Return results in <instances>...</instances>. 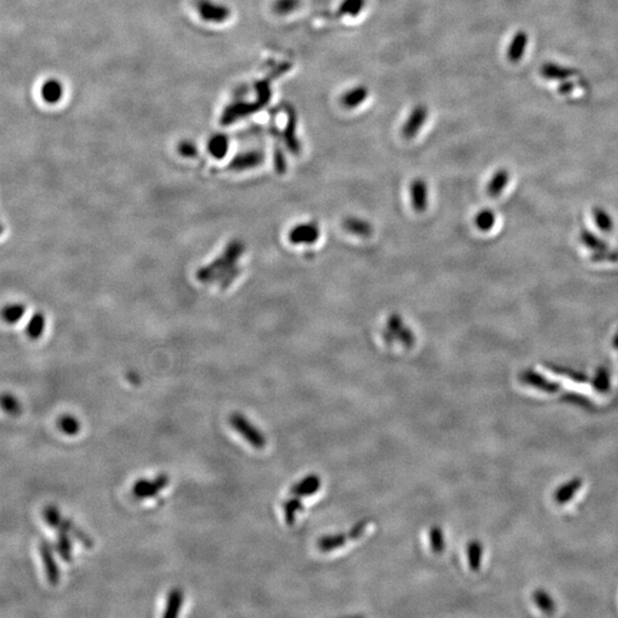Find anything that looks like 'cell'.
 Instances as JSON below:
<instances>
[{
	"label": "cell",
	"mask_w": 618,
	"mask_h": 618,
	"mask_svg": "<svg viewBox=\"0 0 618 618\" xmlns=\"http://www.w3.org/2000/svg\"><path fill=\"white\" fill-rule=\"evenodd\" d=\"M241 255H242V246L239 243H231L220 258L208 267L203 268L197 276L199 280L204 282L213 281L220 276L226 280H231L236 275L235 264Z\"/></svg>",
	"instance_id": "cell-1"
},
{
	"label": "cell",
	"mask_w": 618,
	"mask_h": 618,
	"mask_svg": "<svg viewBox=\"0 0 618 618\" xmlns=\"http://www.w3.org/2000/svg\"><path fill=\"white\" fill-rule=\"evenodd\" d=\"M43 516L52 528L56 529V530H65L70 534V536L81 542L83 546L86 549H92L94 546L93 539L84 530L78 528L74 522L65 519L55 506H47L46 510L43 512Z\"/></svg>",
	"instance_id": "cell-2"
},
{
	"label": "cell",
	"mask_w": 618,
	"mask_h": 618,
	"mask_svg": "<svg viewBox=\"0 0 618 618\" xmlns=\"http://www.w3.org/2000/svg\"><path fill=\"white\" fill-rule=\"evenodd\" d=\"M382 338L385 339L387 344H393L395 342H401L404 347L411 348L416 342L415 333L409 326L404 324L401 315H389L386 322V328L382 330Z\"/></svg>",
	"instance_id": "cell-3"
},
{
	"label": "cell",
	"mask_w": 618,
	"mask_h": 618,
	"mask_svg": "<svg viewBox=\"0 0 618 618\" xmlns=\"http://www.w3.org/2000/svg\"><path fill=\"white\" fill-rule=\"evenodd\" d=\"M229 423L235 431L242 435L246 441L255 449H264L267 443L266 436L264 433L259 431L253 424L250 422L246 416H243L242 413H231L229 417Z\"/></svg>",
	"instance_id": "cell-4"
},
{
	"label": "cell",
	"mask_w": 618,
	"mask_h": 618,
	"mask_svg": "<svg viewBox=\"0 0 618 618\" xmlns=\"http://www.w3.org/2000/svg\"><path fill=\"white\" fill-rule=\"evenodd\" d=\"M368 523H369V520H362V521L358 522L349 532H345V534L342 532V534L324 536V537L321 538L320 541L317 542L318 550L322 551V552H331V551L337 550L339 547L344 546L348 541L358 539L365 532Z\"/></svg>",
	"instance_id": "cell-5"
},
{
	"label": "cell",
	"mask_w": 618,
	"mask_h": 618,
	"mask_svg": "<svg viewBox=\"0 0 618 618\" xmlns=\"http://www.w3.org/2000/svg\"><path fill=\"white\" fill-rule=\"evenodd\" d=\"M168 483H170V478L166 474H161L152 480L141 478L134 483L132 494L137 499L156 497Z\"/></svg>",
	"instance_id": "cell-6"
},
{
	"label": "cell",
	"mask_w": 618,
	"mask_h": 618,
	"mask_svg": "<svg viewBox=\"0 0 618 618\" xmlns=\"http://www.w3.org/2000/svg\"><path fill=\"white\" fill-rule=\"evenodd\" d=\"M39 550H41V556L43 559V568H45L48 583L55 586L59 584L61 572H60L59 565L56 563L55 556H54V551H55L54 545H52L50 542L43 541L39 546Z\"/></svg>",
	"instance_id": "cell-7"
},
{
	"label": "cell",
	"mask_w": 618,
	"mask_h": 618,
	"mask_svg": "<svg viewBox=\"0 0 618 618\" xmlns=\"http://www.w3.org/2000/svg\"><path fill=\"white\" fill-rule=\"evenodd\" d=\"M321 229L315 222L297 224L290 231L289 239L293 244H304L311 246L320 239Z\"/></svg>",
	"instance_id": "cell-8"
},
{
	"label": "cell",
	"mask_w": 618,
	"mask_h": 618,
	"mask_svg": "<svg viewBox=\"0 0 618 618\" xmlns=\"http://www.w3.org/2000/svg\"><path fill=\"white\" fill-rule=\"evenodd\" d=\"M427 117H429V109L426 108L424 105H418L415 107L404 123L403 128H402V135L405 139H412L416 137L425 124Z\"/></svg>",
	"instance_id": "cell-9"
},
{
	"label": "cell",
	"mask_w": 618,
	"mask_h": 618,
	"mask_svg": "<svg viewBox=\"0 0 618 618\" xmlns=\"http://www.w3.org/2000/svg\"><path fill=\"white\" fill-rule=\"evenodd\" d=\"M520 382L530 386V387H534V389L545 391V393H550V394L556 393L561 389L560 384L546 379L543 375L532 369L523 370L520 373Z\"/></svg>",
	"instance_id": "cell-10"
},
{
	"label": "cell",
	"mask_w": 618,
	"mask_h": 618,
	"mask_svg": "<svg viewBox=\"0 0 618 618\" xmlns=\"http://www.w3.org/2000/svg\"><path fill=\"white\" fill-rule=\"evenodd\" d=\"M411 204L418 213H423L429 208V184L422 177L415 179L410 184Z\"/></svg>",
	"instance_id": "cell-11"
},
{
	"label": "cell",
	"mask_w": 618,
	"mask_h": 618,
	"mask_svg": "<svg viewBox=\"0 0 618 618\" xmlns=\"http://www.w3.org/2000/svg\"><path fill=\"white\" fill-rule=\"evenodd\" d=\"M321 488V478L315 474L306 476L302 478V481L295 483L291 488V494L295 497H307L311 495L316 494L317 491Z\"/></svg>",
	"instance_id": "cell-12"
},
{
	"label": "cell",
	"mask_w": 618,
	"mask_h": 618,
	"mask_svg": "<svg viewBox=\"0 0 618 618\" xmlns=\"http://www.w3.org/2000/svg\"><path fill=\"white\" fill-rule=\"evenodd\" d=\"M184 591L175 587L168 592L165 605V612L163 614L164 618H175L180 615L181 608L184 606Z\"/></svg>",
	"instance_id": "cell-13"
},
{
	"label": "cell",
	"mask_w": 618,
	"mask_h": 618,
	"mask_svg": "<svg viewBox=\"0 0 618 618\" xmlns=\"http://www.w3.org/2000/svg\"><path fill=\"white\" fill-rule=\"evenodd\" d=\"M528 34L525 32H518L514 34L512 41H511L509 50H507V59L511 62H519L522 59V56L525 54V47L528 45Z\"/></svg>",
	"instance_id": "cell-14"
},
{
	"label": "cell",
	"mask_w": 618,
	"mask_h": 618,
	"mask_svg": "<svg viewBox=\"0 0 618 618\" xmlns=\"http://www.w3.org/2000/svg\"><path fill=\"white\" fill-rule=\"evenodd\" d=\"M342 226L348 233L356 235V236L370 237L373 233L372 224H370L369 221L361 219V217H346L342 222Z\"/></svg>",
	"instance_id": "cell-15"
},
{
	"label": "cell",
	"mask_w": 618,
	"mask_h": 618,
	"mask_svg": "<svg viewBox=\"0 0 618 618\" xmlns=\"http://www.w3.org/2000/svg\"><path fill=\"white\" fill-rule=\"evenodd\" d=\"M510 181V173L505 168H500L491 177L490 181L487 184V194L489 197L496 199L502 195L507 184Z\"/></svg>",
	"instance_id": "cell-16"
},
{
	"label": "cell",
	"mask_w": 618,
	"mask_h": 618,
	"mask_svg": "<svg viewBox=\"0 0 618 618\" xmlns=\"http://www.w3.org/2000/svg\"><path fill=\"white\" fill-rule=\"evenodd\" d=\"M368 95H369V90L367 87L358 85V86L353 87L351 90H347L342 95L340 102L346 109L358 108L367 100Z\"/></svg>",
	"instance_id": "cell-17"
},
{
	"label": "cell",
	"mask_w": 618,
	"mask_h": 618,
	"mask_svg": "<svg viewBox=\"0 0 618 618\" xmlns=\"http://www.w3.org/2000/svg\"><path fill=\"white\" fill-rule=\"evenodd\" d=\"M262 159H264L262 152L253 150V152H246V154L237 156L236 159H234L230 164V168L236 170V171H243V170L258 166L262 162Z\"/></svg>",
	"instance_id": "cell-18"
},
{
	"label": "cell",
	"mask_w": 618,
	"mask_h": 618,
	"mask_svg": "<svg viewBox=\"0 0 618 618\" xmlns=\"http://www.w3.org/2000/svg\"><path fill=\"white\" fill-rule=\"evenodd\" d=\"M541 75L550 81H565L572 75H575V72L572 69L565 68L556 63H545L542 65Z\"/></svg>",
	"instance_id": "cell-19"
},
{
	"label": "cell",
	"mask_w": 618,
	"mask_h": 618,
	"mask_svg": "<svg viewBox=\"0 0 618 618\" xmlns=\"http://www.w3.org/2000/svg\"><path fill=\"white\" fill-rule=\"evenodd\" d=\"M58 536H56L55 549L56 552L62 558L65 563H72V542L70 534L65 532V530H56Z\"/></svg>",
	"instance_id": "cell-20"
},
{
	"label": "cell",
	"mask_w": 618,
	"mask_h": 618,
	"mask_svg": "<svg viewBox=\"0 0 618 618\" xmlns=\"http://www.w3.org/2000/svg\"><path fill=\"white\" fill-rule=\"evenodd\" d=\"M295 130H297V117H295V112H291L289 115V119H288V126H286L284 137H286V146L289 148L290 152L295 155H299L300 150H302V146H300L298 137L295 135Z\"/></svg>",
	"instance_id": "cell-21"
},
{
	"label": "cell",
	"mask_w": 618,
	"mask_h": 618,
	"mask_svg": "<svg viewBox=\"0 0 618 618\" xmlns=\"http://www.w3.org/2000/svg\"><path fill=\"white\" fill-rule=\"evenodd\" d=\"M582 485H583V481H582L581 478H572L570 481L567 482L565 485H561L556 491V495H554L556 503H568L569 500L575 496L576 492L579 490Z\"/></svg>",
	"instance_id": "cell-22"
},
{
	"label": "cell",
	"mask_w": 618,
	"mask_h": 618,
	"mask_svg": "<svg viewBox=\"0 0 618 618\" xmlns=\"http://www.w3.org/2000/svg\"><path fill=\"white\" fill-rule=\"evenodd\" d=\"M579 241L583 246H586L587 249L592 251V253H598V252L609 249L608 244L590 230H582L579 233Z\"/></svg>",
	"instance_id": "cell-23"
},
{
	"label": "cell",
	"mask_w": 618,
	"mask_h": 618,
	"mask_svg": "<svg viewBox=\"0 0 618 618\" xmlns=\"http://www.w3.org/2000/svg\"><path fill=\"white\" fill-rule=\"evenodd\" d=\"M41 93L43 101H46L47 103L59 102L63 94L62 84L55 79H50L46 83H43Z\"/></svg>",
	"instance_id": "cell-24"
},
{
	"label": "cell",
	"mask_w": 618,
	"mask_h": 618,
	"mask_svg": "<svg viewBox=\"0 0 618 618\" xmlns=\"http://www.w3.org/2000/svg\"><path fill=\"white\" fill-rule=\"evenodd\" d=\"M546 367L547 369L551 370V372L569 378L572 382H578V384H586L589 382V377L584 372H581V371H577V370L560 367V365H556V364H546Z\"/></svg>",
	"instance_id": "cell-25"
},
{
	"label": "cell",
	"mask_w": 618,
	"mask_h": 618,
	"mask_svg": "<svg viewBox=\"0 0 618 618\" xmlns=\"http://www.w3.org/2000/svg\"><path fill=\"white\" fill-rule=\"evenodd\" d=\"M482 556H483V546L478 541H473L467 546V559H469V568L473 572H478L481 567Z\"/></svg>",
	"instance_id": "cell-26"
},
{
	"label": "cell",
	"mask_w": 618,
	"mask_h": 618,
	"mask_svg": "<svg viewBox=\"0 0 618 618\" xmlns=\"http://www.w3.org/2000/svg\"><path fill=\"white\" fill-rule=\"evenodd\" d=\"M474 222H476V228L478 230L485 233V231H489L494 228L495 224H496V215L492 210L483 208L481 211L478 212Z\"/></svg>",
	"instance_id": "cell-27"
},
{
	"label": "cell",
	"mask_w": 618,
	"mask_h": 618,
	"mask_svg": "<svg viewBox=\"0 0 618 618\" xmlns=\"http://www.w3.org/2000/svg\"><path fill=\"white\" fill-rule=\"evenodd\" d=\"M367 0H342L338 8L339 16H358L363 11Z\"/></svg>",
	"instance_id": "cell-28"
},
{
	"label": "cell",
	"mask_w": 618,
	"mask_h": 618,
	"mask_svg": "<svg viewBox=\"0 0 618 618\" xmlns=\"http://www.w3.org/2000/svg\"><path fill=\"white\" fill-rule=\"evenodd\" d=\"M201 14L206 20L222 21L227 18V10L224 7L217 6L215 4L204 3L201 6Z\"/></svg>",
	"instance_id": "cell-29"
},
{
	"label": "cell",
	"mask_w": 618,
	"mask_h": 618,
	"mask_svg": "<svg viewBox=\"0 0 618 618\" xmlns=\"http://www.w3.org/2000/svg\"><path fill=\"white\" fill-rule=\"evenodd\" d=\"M302 509H304V505H302V500L299 499V497H295V496L291 499L286 500V503H284V506H283L286 523L289 525H293L295 519H297V514L299 512H302Z\"/></svg>",
	"instance_id": "cell-30"
},
{
	"label": "cell",
	"mask_w": 618,
	"mask_h": 618,
	"mask_svg": "<svg viewBox=\"0 0 618 618\" xmlns=\"http://www.w3.org/2000/svg\"><path fill=\"white\" fill-rule=\"evenodd\" d=\"M592 213H593L594 222L601 231L610 233L614 229L612 217L603 208H598V206L594 208Z\"/></svg>",
	"instance_id": "cell-31"
},
{
	"label": "cell",
	"mask_w": 618,
	"mask_h": 618,
	"mask_svg": "<svg viewBox=\"0 0 618 618\" xmlns=\"http://www.w3.org/2000/svg\"><path fill=\"white\" fill-rule=\"evenodd\" d=\"M596 391L605 394L610 389V375L606 368H599L593 379L591 380Z\"/></svg>",
	"instance_id": "cell-32"
},
{
	"label": "cell",
	"mask_w": 618,
	"mask_h": 618,
	"mask_svg": "<svg viewBox=\"0 0 618 618\" xmlns=\"http://www.w3.org/2000/svg\"><path fill=\"white\" fill-rule=\"evenodd\" d=\"M59 429L65 434L74 436L81 432V423L72 415H65L59 419Z\"/></svg>",
	"instance_id": "cell-33"
},
{
	"label": "cell",
	"mask_w": 618,
	"mask_h": 618,
	"mask_svg": "<svg viewBox=\"0 0 618 618\" xmlns=\"http://www.w3.org/2000/svg\"><path fill=\"white\" fill-rule=\"evenodd\" d=\"M208 150L217 159H222L228 150L227 137L224 135H215L208 143Z\"/></svg>",
	"instance_id": "cell-34"
},
{
	"label": "cell",
	"mask_w": 618,
	"mask_h": 618,
	"mask_svg": "<svg viewBox=\"0 0 618 618\" xmlns=\"http://www.w3.org/2000/svg\"><path fill=\"white\" fill-rule=\"evenodd\" d=\"M25 308L23 304H8L1 311V317L4 321H6L7 323H16L18 321L21 320V317L25 315Z\"/></svg>",
	"instance_id": "cell-35"
},
{
	"label": "cell",
	"mask_w": 618,
	"mask_h": 618,
	"mask_svg": "<svg viewBox=\"0 0 618 618\" xmlns=\"http://www.w3.org/2000/svg\"><path fill=\"white\" fill-rule=\"evenodd\" d=\"M532 598H534L535 603L537 605L542 612L545 614H552L554 612L556 605H554L552 598L546 592H544L543 590H537L535 592Z\"/></svg>",
	"instance_id": "cell-36"
},
{
	"label": "cell",
	"mask_w": 618,
	"mask_h": 618,
	"mask_svg": "<svg viewBox=\"0 0 618 618\" xmlns=\"http://www.w3.org/2000/svg\"><path fill=\"white\" fill-rule=\"evenodd\" d=\"M45 329V317L43 314H36L29 321L27 332L32 339H38L43 335Z\"/></svg>",
	"instance_id": "cell-37"
},
{
	"label": "cell",
	"mask_w": 618,
	"mask_h": 618,
	"mask_svg": "<svg viewBox=\"0 0 618 618\" xmlns=\"http://www.w3.org/2000/svg\"><path fill=\"white\" fill-rule=\"evenodd\" d=\"M429 541H431V546L435 553H441L445 550V542L443 532L438 525H435L429 532Z\"/></svg>",
	"instance_id": "cell-38"
},
{
	"label": "cell",
	"mask_w": 618,
	"mask_h": 618,
	"mask_svg": "<svg viewBox=\"0 0 618 618\" xmlns=\"http://www.w3.org/2000/svg\"><path fill=\"white\" fill-rule=\"evenodd\" d=\"M0 405L4 410L10 415H18L21 411V407L18 400L10 394L1 395L0 396Z\"/></svg>",
	"instance_id": "cell-39"
},
{
	"label": "cell",
	"mask_w": 618,
	"mask_h": 618,
	"mask_svg": "<svg viewBox=\"0 0 618 618\" xmlns=\"http://www.w3.org/2000/svg\"><path fill=\"white\" fill-rule=\"evenodd\" d=\"M591 260L593 262H618V251L608 249L598 253H592Z\"/></svg>",
	"instance_id": "cell-40"
},
{
	"label": "cell",
	"mask_w": 618,
	"mask_h": 618,
	"mask_svg": "<svg viewBox=\"0 0 618 618\" xmlns=\"http://www.w3.org/2000/svg\"><path fill=\"white\" fill-rule=\"evenodd\" d=\"M299 6V0H276L274 10L278 14L286 15L288 13H291Z\"/></svg>",
	"instance_id": "cell-41"
},
{
	"label": "cell",
	"mask_w": 618,
	"mask_h": 618,
	"mask_svg": "<svg viewBox=\"0 0 618 618\" xmlns=\"http://www.w3.org/2000/svg\"><path fill=\"white\" fill-rule=\"evenodd\" d=\"M565 401L572 402V403L582 404V405H587V404H590V402H589V400H587L585 396L574 394V393L565 395Z\"/></svg>",
	"instance_id": "cell-42"
},
{
	"label": "cell",
	"mask_w": 618,
	"mask_h": 618,
	"mask_svg": "<svg viewBox=\"0 0 618 618\" xmlns=\"http://www.w3.org/2000/svg\"><path fill=\"white\" fill-rule=\"evenodd\" d=\"M180 152L184 156H193L196 154V148L193 143H182L180 146Z\"/></svg>",
	"instance_id": "cell-43"
},
{
	"label": "cell",
	"mask_w": 618,
	"mask_h": 618,
	"mask_svg": "<svg viewBox=\"0 0 618 618\" xmlns=\"http://www.w3.org/2000/svg\"><path fill=\"white\" fill-rule=\"evenodd\" d=\"M574 88H575V84L572 83V81H563V83L559 85V87H558V90H559L561 94H568L570 93Z\"/></svg>",
	"instance_id": "cell-44"
},
{
	"label": "cell",
	"mask_w": 618,
	"mask_h": 618,
	"mask_svg": "<svg viewBox=\"0 0 618 618\" xmlns=\"http://www.w3.org/2000/svg\"><path fill=\"white\" fill-rule=\"evenodd\" d=\"M612 345H614V347H615L616 349H618V331L617 333H616V336L614 337V340H612Z\"/></svg>",
	"instance_id": "cell-45"
},
{
	"label": "cell",
	"mask_w": 618,
	"mask_h": 618,
	"mask_svg": "<svg viewBox=\"0 0 618 618\" xmlns=\"http://www.w3.org/2000/svg\"><path fill=\"white\" fill-rule=\"evenodd\" d=\"M1 231H3V226L0 224V233H1Z\"/></svg>",
	"instance_id": "cell-46"
}]
</instances>
